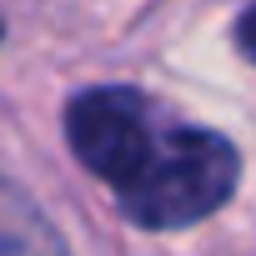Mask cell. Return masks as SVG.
Wrapping results in <instances>:
<instances>
[{
	"label": "cell",
	"instance_id": "7a4b0ae2",
	"mask_svg": "<svg viewBox=\"0 0 256 256\" xmlns=\"http://www.w3.org/2000/svg\"><path fill=\"white\" fill-rule=\"evenodd\" d=\"M0 256H70L50 216L0 176Z\"/></svg>",
	"mask_w": 256,
	"mask_h": 256
},
{
	"label": "cell",
	"instance_id": "6da1fadb",
	"mask_svg": "<svg viewBox=\"0 0 256 256\" xmlns=\"http://www.w3.org/2000/svg\"><path fill=\"white\" fill-rule=\"evenodd\" d=\"M236 181H241V156L221 131L156 120L136 166L116 186V201L146 231H181L221 211Z\"/></svg>",
	"mask_w": 256,
	"mask_h": 256
}]
</instances>
